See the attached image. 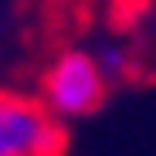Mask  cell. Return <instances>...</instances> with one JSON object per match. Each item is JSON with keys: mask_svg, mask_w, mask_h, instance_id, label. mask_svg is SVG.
Listing matches in <instances>:
<instances>
[{"mask_svg": "<svg viewBox=\"0 0 156 156\" xmlns=\"http://www.w3.org/2000/svg\"><path fill=\"white\" fill-rule=\"evenodd\" d=\"M68 133L44 102L4 88L0 92V156H65Z\"/></svg>", "mask_w": 156, "mask_h": 156, "instance_id": "obj_1", "label": "cell"}, {"mask_svg": "<svg viewBox=\"0 0 156 156\" xmlns=\"http://www.w3.org/2000/svg\"><path fill=\"white\" fill-rule=\"evenodd\" d=\"M102 98L105 78L95 65V55L85 51L58 55L41 78V102L55 119H82L102 105Z\"/></svg>", "mask_w": 156, "mask_h": 156, "instance_id": "obj_2", "label": "cell"}, {"mask_svg": "<svg viewBox=\"0 0 156 156\" xmlns=\"http://www.w3.org/2000/svg\"><path fill=\"white\" fill-rule=\"evenodd\" d=\"M95 65L105 82H115V78H126V71H129V55L122 48H102L95 55Z\"/></svg>", "mask_w": 156, "mask_h": 156, "instance_id": "obj_3", "label": "cell"}]
</instances>
